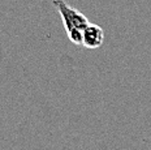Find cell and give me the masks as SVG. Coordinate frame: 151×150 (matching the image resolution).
Instances as JSON below:
<instances>
[{"instance_id": "obj_1", "label": "cell", "mask_w": 151, "mask_h": 150, "mask_svg": "<svg viewBox=\"0 0 151 150\" xmlns=\"http://www.w3.org/2000/svg\"><path fill=\"white\" fill-rule=\"evenodd\" d=\"M52 5L56 8L64 24V29L69 40L73 45L82 46L83 30L89 25V20L83 13L70 7L64 0H52Z\"/></svg>"}, {"instance_id": "obj_2", "label": "cell", "mask_w": 151, "mask_h": 150, "mask_svg": "<svg viewBox=\"0 0 151 150\" xmlns=\"http://www.w3.org/2000/svg\"><path fill=\"white\" fill-rule=\"evenodd\" d=\"M104 42V32L103 29L96 24H90L83 30L82 37V46L89 50H96L102 47Z\"/></svg>"}]
</instances>
